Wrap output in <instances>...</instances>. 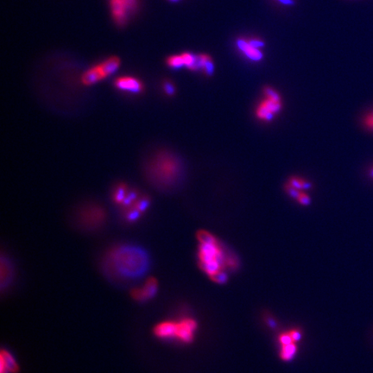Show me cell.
Returning <instances> with one entry per match:
<instances>
[{
	"label": "cell",
	"instance_id": "484cf974",
	"mask_svg": "<svg viewBox=\"0 0 373 373\" xmlns=\"http://www.w3.org/2000/svg\"><path fill=\"white\" fill-rule=\"evenodd\" d=\"M278 341H279V343H280L281 346L282 347H284V346H286V345L291 344V343H293V340H292V338H291V336H290V333L288 332V333H284V334H282V335H279V337H278Z\"/></svg>",
	"mask_w": 373,
	"mask_h": 373
},
{
	"label": "cell",
	"instance_id": "d6986e66",
	"mask_svg": "<svg viewBox=\"0 0 373 373\" xmlns=\"http://www.w3.org/2000/svg\"><path fill=\"white\" fill-rule=\"evenodd\" d=\"M183 61L185 67H188L190 70L196 71V61H197V55H194L190 53H183L182 54Z\"/></svg>",
	"mask_w": 373,
	"mask_h": 373
},
{
	"label": "cell",
	"instance_id": "4dcf8cb0",
	"mask_svg": "<svg viewBox=\"0 0 373 373\" xmlns=\"http://www.w3.org/2000/svg\"><path fill=\"white\" fill-rule=\"evenodd\" d=\"M249 42L254 46L255 48H262L265 46V42L264 41H262L261 39L259 38H252L248 39Z\"/></svg>",
	"mask_w": 373,
	"mask_h": 373
},
{
	"label": "cell",
	"instance_id": "ffe728a7",
	"mask_svg": "<svg viewBox=\"0 0 373 373\" xmlns=\"http://www.w3.org/2000/svg\"><path fill=\"white\" fill-rule=\"evenodd\" d=\"M167 64H168L169 67L174 68V69H178V68H181V67L185 66L182 54L169 56L167 59Z\"/></svg>",
	"mask_w": 373,
	"mask_h": 373
},
{
	"label": "cell",
	"instance_id": "7402d4cb",
	"mask_svg": "<svg viewBox=\"0 0 373 373\" xmlns=\"http://www.w3.org/2000/svg\"><path fill=\"white\" fill-rule=\"evenodd\" d=\"M362 124L366 130L373 132V110L365 114L362 118Z\"/></svg>",
	"mask_w": 373,
	"mask_h": 373
},
{
	"label": "cell",
	"instance_id": "1f68e13d",
	"mask_svg": "<svg viewBox=\"0 0 373 373\" xmlns=\"http://www.w3.org/2000/svg\"><path fill=\"white\" fill-rule=\"evenodd\" d=\"M276 1H278V3H282L283 5H287V6L293 5L294 3H295L294 0H276Z\"/></svg>",
	"mask_w": 373,
	"mask_h": 373
},
{
	"label": "cell",
	"instance_id": "ba28073f",
	"mask_svg": "<svg viewBox=\"0 0 373 373\" xmlns=\"http://www.w3.org/2000/svg\"><path fill=\"white\" fill-rule=\"evenodd\" d=\"M197 329V323L192 319L182 320L177 322L176 338L180 342L189 343L194 339V334Z\"/></svg>",
	"mask_w": 373,
	"mask_h": 373
},
{
	"label": "cell",
	"instance_id": "e0dca14e",
	"mask_svg": "<svg viewBox=\"0 0 373 373\" xmlns=\"http://www.w3.org/2000/svg\"><path fill=\"white\" fill-rule=\"evenodd\" d=\"M200 244H217L216 238L205 230H200L196 234Z\"/></svg>",
	"mask_w": 373,
	"mask_h": 373
},
{
	"label": "cell",
	"instance_id": "83f0119b",
	"mask_svg": "<svg viewBox=\"0 0 373 373\" xmlns=\"http://www.w3.org/2000/svg\"><path fill=\"white\" fill-rule=\"evenodd\" d=\"M297 201L303 206H309L311 203V199L307 193L301 191L299 196L297 198Z\"/></svg>",
	"mask_w": 373,
	"mask_h": 373
},
{
	"label": "cell",
	"instance_id": "4316f807",
	"mask_svg": "<svg viewBox=\"0 0 373 373\" xmlns=\"http://www.w3.org/2000/svg\"><path fill=\"white\" fill-rule=\"evenodd\" d=\"M163 89L167 95L172 96L176 93V87L170 81H166L163 83Z\"/></svg>",
	"mask_w": 373,
	"mask_h": 373
},
{
	"label": "cell",
	"instance_id": "7c38bea8",
	"mask_svg": "<svg viewBox=\"0 0 373 373\" xmlns=\"http://www.w3.org/2000/svg\"><path fill=\"white\" fill-rule=\"evenodd\" d=\"M18 370V366L12 355L7 351H2L0 360V373H15Z\"/></svg>",
	"mask_w": 373,
	"mask_h": 373
},
{
	"label": "cell",
	"instance_id": "7a4b0ae2",
	"mask_svg": "<svg viewBox=\"0 0 373 373\" xmlns=\"http://www.w3.org/2000/svg\"><path fill=\"white\" fill-rule=\"evenodd\" d=\"M145 173L147 178L157 188H172L182 178V163L174 154L160 151L147 161Z\"/></svg>",
	"mask_w": 373,
	"mask_h": 373
},
{
	"label": "cell",
	"instance_id": "f546056e",
	"mask_svg": "<svg viewBox=\"0 0 373 373\" xmlns=\"http://www.w3.org/2000/svg\"><path fill=\"white\" fill-rule=\"evenodd\" d=\"M289 333H290V336H291V338H292V340H293V342H295V343L299 342L301 339H302V333H301L300 330H298V329L290 330Z\"/></svg>",
	"mask_w": 373,
	"mask_h": 373
},
{
	"label": "cell",
	"instance_id": "44dd1931",
	"mask_svg": "<svg viewBox=\"0 0 373 373\" xmlns=\"http://www.w3.org/2000/svg\"><path fill=\"white\" fill-rule=\"evenodd\" d=\"M150 199L144 196V197L139 198L137 199L136 201L134 202V204L132 205L135 208H137V210L141 212V213H144L146 210L147 208L150 206Z\"/></svg>",
	"mask_w": 373,
	"mask_h": 373
},
{
	"label": "cell",
	"instance_id": "d4e9b609",
	"mask_svg": "<svg viewBox=\"0 0 373 373\" xmlns=\"http://www.w3.org/2000/svg\"><path fill=\"white\" fill-rule=\"evenodd\" d=\"M264 94L265 98L273 99H281V96L279 93L271 86H266L264 89Z\"/></svg>",
	"mask_w": 373,
	"mask_h": 373
},
{
	"label": "cell",
	"instance_id": "5b68a950",
	"mask_svg": "<svg viewBox=\"0 0 373 373\" xmlns=\"http://www.w3.org/2000/svg\"><path fill=\"white\" fill-rule=\"evenodd\" d=\"M105 220V213L102 208L98 207H87L80 214V220L81 223L86 227H98Z\"/></svg>",
	"mask_w": 373,
	"mask_h": 373
},
{
	"label": "cell",
	"instance_id": "cb8c5ba5",
	"mask_svg": "<svg viewBox=\"0 0 373 373\" xmlns=\"http://www.w3.org/2000/svg\"><path fill=\"white\" fill-rule=\"evenodd\" d=\"M210 278L212 280L217 284H225L227 281V275L221 271H219L214 275H212Z\"/></svg>",
	"mask_w": 373,
	"mask_h": 373
},
{
	"label": "cell",
	"instance_id": "3957f363",
	"mask_svg": "<svg viewBox=\"0 0 373 373\" xmlns=\"http://www.w3.org/2000/svg\"><path fill=\"white\" fill-rule=\"evenodd\" d=\"M283 108L282 99H273L265 98L259 103L256 109L257 118L264 122H270L275 118Z\"/></svg>",
	"mask_w": 373,
	"mask_h": 373
},
{
	"label": "cell",
	"instance_id": "f1b7e54d",
	"mask_svg": "<svg viewBox=\"0 0 373 373\" xmlns=\"http://www.w3.org/2000/svg\"><path fill=\"white\" fill-rule=\"evenodd\" d=\"M285 190H286L287 194H289L291 197L294 198V199H297V200L298 196H299V194H300L301 192L299 191V190L296 189V188H293L292 186H290L289 183H287V184L285 185Z\"/></svg>",
	"mask_w": 373,
	"mask_h": 373
},
{
	"label": "cell",
	"instance_id": "836d02e7",
	"mask_svg": "<svg viewBox=\"0 0 373 373\" xmlns=\"http://www.w3.org/2000/svg\"><path fill=\"white\" fill-rule=\"evenodd\" d=\"M172 1H176V0H172Z\"/></svg>",
	"mask_w": 373,
	"mask_h": 373
},
{
	"label": "cell",
	"instance_id": "6da1fadb",
	"mask_svg": "<svg viewBox=\"0 0 373 373\" xmlns=\"http://www.w3.org/2000/svg\"><path fill=\"white\" fill-rule=\"evenodd\" d=\"M105 271L112 278L131 281L143 277L149 268V258L144 250L122 246L109 252L105 259Z\"/></svg>",
	"mask_w": 373,
	"mask_h": 373
},
{
	"label": "cell",
	"instance_id": "4fadbf2b",
	"mask_svg": "<svg viewBox=\"0 0 373 373\" xmlns=\"http://www.w3.org/2000/svg\"><path fill=\"white\" fill-rule=\"evenodd\" d=\"M197 67L199 69L204 71L207 76H212L214 74V61L208 54H202L197 55Z\"/></svg>",
	"mask_w": 373,
	"mask_h": 373
},
{
	"label": "cell",
	"instance_id": "277c9868",
	"mask_svg": "<svg viewBox=\"0 0 373 373\" xmlns=\"http://www.w3.org/2000/svg\"><path fill=\"white\" fill-rule=\"evenodd\" d=\"M137 0H111L112 16L119 25L126 22L129 13L134 10Z\"/></svg>",
	"mask_w": 373,
	"mask_h": 373
},
{
	"label": "cell",
	"instance_id": "2e32d148",
	"mask_svg": "<svg viewBox=\"0 0 373 373\" xmlns=\"http://www.w3.org/2000/svg\"><path fill=\"white\" fill-rule=\"evenodd\" d=\"M288 183L297 190H299V191L307 190V189L312 188V184L310 182H308L305 179L298 177V176H292Z\"/></svg>",
	"mask_w": 373,
	"mask_h": 373
},
{
	"label": "cell",
	"instance_id": "ac0fdd59",
	"mask_svg": "<svg viewBox=\"0 0 373 373\" xmlns=\"http://www.w3.org/2000/svg\"><path fill=\"white\" fill-rule=\"evenodd\" d=\"M128 191L126 186L124 184L121 185H118L116 189H115L114 193H113V201L117 203V204H123L124 199L127 195Z\"/></svg>",
	"mask_w": 373,
	"mask_h": 373
},
{
	"label": "cell",
	"instance_id": "9c48e42d",
	"mask_svg": "<svg viewBox=\"0 0 373 373\" xmlns=\"http://www.w3.org/2000/svg\"><path fill=\"white\" fill-rule=\"evenodd\" d=\"M237 47L247 59L252 61H261L264 57L260 48H255L249 42L248 39L240 38L237 40Z\"/></svg>",
	"mask_w": 373,
	"mask_h": 373
},
{
	"label": "cell",
	"instance_id": "8992f818",
	"mask_svg": "<svg viewBox=\"0 0 373 373\" xmlns=\"http://www.w3.org/2000/svg\"><path fill=\"white\" fill-rule=\"evenodd\" d=\"M158 284L155 278H149L143 287L137 288L131 291V297L138 302H144L153 298L157 292Z\"/></svg>",
	"mask_w": 373,
	"mask_h": 373
},
{
	"label": "cell",
	"instance_id": "d6a6232c",
	"mask_svg": "<svg viewBox=\"0 0 373 373\" xmlns=\"http://www.w3.org/2000/svg\"><path fill=\"white\" fill-rule=\"evenodd\" d=\"M369 176H371V178L373 179V167H372V168L369 169Z\"/></svg>",
	"mask_w": 373,
	"mask_h": 373
},
{
	"label": "cell",
	"instance_id": "5bb4252c",
	"mask_svg": "<svg viewBox=\"0 0 373 373\" xmlns=\"http://www.w3.org/2000/svg\"><path fill=\"white\" fill-rule=\"evenodd\" d=\"M99 65L102 68L103 72L105 73V76L107 77L118 70V67L120 65V61L118 57L112 56V57L106 59L105 61H103L102 63H100Z\"/></svg>",
	"mask_w": 373,
	"mask_h": 373
},
{
	"label": "cell",
	"instance_id": "9a60e30c",
	"mask_svg": "<svg viewBox=\"0 0 373 373\" xmlns=\"http://www.w3.org/2000/svg\"><path fill=\"white\" fill-rule=\"evenodd\" d=\"M297 346L295 342L291 344L286 345L282 347L280 352V357L283 361H289L292 360L297 354Z\"/></svg>",
	"mask_w": 373,
	"mask_h": 373
},
{
	"label": "cell",
	"instance_id": "30bf717a",
	"mask_svg": "<svg viewBox=\"0 0 373 373\" xmlns=\"http://www.w3.org/2000/svg\"><path fill=\"white\" fill-rule=\"evenodd\" d=\"M176 327H177V322H176L168 321V322H161L155 327L154 334L157 338H176Z\"/></svg>",
	"mask_w": 373,
	"mask_h": 373
},
{
	"label": "cell",
	"instance_id": "8fae6325",
	"mask_svg": "<svg viewBox=\"0 0 373 373\" xmlns=\"http://www.w3.org/2000/svg\"><path fill=\"white\" fill-rule=\"evenodd\" d=\"M106 78L105 73L103 72L100 65H96L94 67H91L88 70L86 71L82 75V82L84 85L90 86L95 83L99 82L100 80Z\"/></svg>",
	"mask_w": 373,
	"mask_h": 373
},
{
	"label": "cell",
	"instance_id": "52a82bcc",
	"mask_svg": "<svg viewBox=\"0 0 373 373\" xmlns=\"http://www.w3.org/2000/svg\"><path fill=\"white\" fill-rule=\"evenodd\" d=\"M116 88L126 93H140L144 91V85L140 80L133 76H121L114 81Z\"/></svg>",
	"mask_w": 373,
	"mask_h": 373
},
{
	"label": "cell",
	"instance_id": "603a6c76",
	"mask_svg": "<svg viewBox=\"0 0 373 373\" xmlns=\"http://www.w3.org/2000/svg\"><path fill=\"white\" fill-rule=\"evenodd\" d=\"M141 214H142V213L137 210V208H135L133 206H132V207L131 206L130 208H129L127 213H126L125 218H126V220H127L128 221L132 222V221H136V220H137V219L140 217Z\"/></svg>",
	"mask_w": 373,
	"mask_h": 373
}]
</instances>
